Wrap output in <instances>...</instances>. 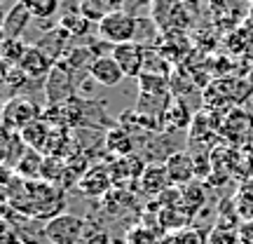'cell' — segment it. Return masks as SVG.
Masks as SVG:
<instances>
[{
  "instance_id": "6da1fadb",
  "label": "cell",
  "mask_w": 253,
  "mask_h": 244,
  "mask_svg": "<svg viewBox=\"0 0 253 244\" xmlns=\"http://www.w3.org/2000/svg\"><path fill=\"white\" fill-rule=\"evenodd\" d=\"M12 209H17L19 214H24L28 218H36V221H49V218L63 214V207H66V195H63V188L56 186V183L49 181H26L24 188L17 197L7 202Z\"/></svg>"
},
{
  "instance_id": "7a4b0ae2",
  "label": "cell",
  "mask_w": 253,
  "mask_h": 244,
  "mask_svg": "<svg viewBox=\"0 0 253 244\" xmlns=\"http://www.w3.org/2000/svg\"><path fill=\"white\" fill-rule=\"evenodd\" d=\"M136 28H138V19L125 9H113L99 21V36L103 43L115 47L136 40Z\"/></svg>"
},
{
  "instance_id": "3957f363",
  "label": "cell",
  "mask_w": 253,
  "mask_h": 244,
  "mask_svg": "<svg viewBox=\"0 0 253 244\" xmlns=\"http://www.w3.org/2000/svg\"><path fill=\"white\" fill-rule=\"evenodd\" d=\"M87 230V221L75 214H59V216L45 221L47 244H80Z\"/></svg>"
},
{
  "instance_id": "277c9868",
  "label": "cell",
  "mask_w": 253,
  "mask_h": 244,
  "mask_svg": "<svg viewBox=\"0 0 253 244\" xmlns=\"http://www.w3.org/2000/svg\"><path fill=\"white\" fill-rule=\"evenodd\" d=\"M45 94H47V103L49 106H63L73 101L78 94V80H75V73L71 68H66L63 63H56L54 71L49 73V78L45 80Z\"/></svg>"
},
{
  "instance_id": "5b68a950",
  "label": "cell",
  "mask_w": 253,
  "mask_h": 244,
  "mask_svg": "<svg viewBox=\"0 0 253 244\" xmlns=\"http://www.w3.org/2000/svg\"><path fill=\"white\" fill-rule=\"evenodd\" d=\"M40 113L42 110L38 108L36 101L26 99V97H9L2 106V127L9 132H21L33 120L42 118Z\"/></svg>"
},
{
  "instance_id": "8992f818",
  "label": "cell",
  "mask_w": 253,
  "mask_h": 244,
  "mask_svg": "<svg viewBox=\"0 0 253 244\" xmlns=\"http://www.w3.org/2000/svg\"><path fill=\"white\" fill-rule=\"evenodd\" d=\"M54 66H56L54 59L38 45H28L26 54L21 56V61H19V68L24 71V75L31 82H45L49 78V73L54 71Z\"/></svg>"
},
{
  "instance_id": "52a82bcc",
  "label": "cell",
  "mask_w": 253,
  "mask_h": 244,
  "mask_svg": "<svg viewBox=\"0 0 253 244\" xmlns=\"http://www.w3.org/2000/svg\"><path fill=\"white\" fill-rule=\"evenodd\" d=\"M110 56L118 61V66L122 68L125 78H141L145 66V49L141 47V43H122V45H115L110 49Z\"/></svg>"
},
{
  "instance_id": "ba28073f",
  "label": "cell",
  "mask_w": 253,
  "mask_h": 244,
  "mask_svg": "<svg viewBox=\"0 0 253 244\" xmlns=\"http://www.w3.org/2000/svg\"><path fill=\"white\" fill-rule=\"evenodd\" d=\"M115 183H113V174H110L108 164H94L89 167V172L82 176V181L78 183V190L89 195V197H106Z\"/></svg>"
},
{
  "instance_id": "9c48e42d",
  "label": "cell",
  "mask_w": 253,
  "mask_h": 244,
  "mask_svg": "<svg viewBox=\"0 0 253 244\" xmlns=\"http://www.w3.org/2000/svg\"><path fill=\"white\" fill-rule=\"evenodd\" d=\"M87 73L91 75V80L103 85V87H115V85H120V80L125 78L122 68H120L118 61L110 54L96 56V59L91 61V66L87 68Z\"/></svg>"
},
{
  "instance_id": "30bf717a",
  "label": "cell",
  "mask_w": 253,
  "mask_h": 244,
  "mask_svg": "<svg viewBox=\"0 0 253 244\" xmlns=\"http://www.w3.org/2000/svg\"><path fill=\"white\" fill-rule=\"evenodd\" d=\"M169 186H171V181H169L167 167H164L162 162L145 164L143 174H141V179H138V190H141V193H145V195H162Z\"/></svg>"
},
{
  "instance_id": "8fae6325",
  "label": "cell",
  "mask_w": 253,
  "mask_h": 244,
  "mask_svg": "<svg viewBox=\"0 0 253 244\" xmlns=\"http://www.w3.org/2000/svg\"><path fill=\"white\" fill-rule=\"evenodd\" d=\"M110 174H113V183H138L141 174L145 169V162L138 157V155H125V157H115L113 162L108 164Z\"/></svg>"
},
{
  "instance_id": "7c38bea8",
  "label": "cell",
  "mask_w": 253,
  "mask_h": 244,
  "mask_svg": "<svg viewBox=\"0 0 253 244\" xmlns=\"http://www.w3.org/2000/svg\"><path fill=\"white\" fill-rule=\"evenodd\" d=\"M167 174H169V181L171 186H185V183L195 181V162H192V157H190L185 150H178V153H173L167 162Z\"/></svg>"
},
{
  "instance_id": "4fadbf2b",
  "label": "cell",
  "mask_w": 253,
  "mask_h": 244,
  "mask_svg": "<svg viewBox=\"0 0 253 244\" xmlns=\"http://www.w3.org/2000/svg\"><path fill=\"white\" fill-rule=\"evenodd\" d=\"M31 12L26 9V5L17 0L12 9H9L5 19H2V40H12V38H21V33L26 31L28 21H31Z\"/></svg>"
},
{
  "instance_id": "5bb4252c",
  "label": "cell",
  "mask_w": 253,
  "mask_h": 244,
  "mask_svg": "<svg viewBox=\"0 0 253 244\" xmlns=\"http://www.w3.org/2000/svg\"><path fill=\"white\" fill-rule=\"evenodd\" d=\"M108 155L113 157H125V155L134 153V139H131V132L126 129L125 125L110 127L106 132V146H103Z\"/></svg>"
},
{
  "instance_id": "9a60e30c",
  "label": "cell",
  "mask_w": 253,
  "mask_h": 244,
  "mask_svg": "<svg viewBox=\"0 0 253 244\" xmlns=\"http://www.w3.org/2000/svg\"><path fill=\"white\" fill-rule=\"evenodd\" d=\"M19 134H21V139L26 141L28 148H33V150H40V153H42L47 141H49V134H52V125H49L45 118H38V120H33L28 127H24Z\"/></svg>"
},
{
  "instance_id": "2e32d148",
  "label": "cell",
  "mask_w": 253,
  "mask_h": 244,
  "mask_svg": "<svg viewBox=\"0 0 253 244\" xmlns=\"http://www.w3.org/2000/svg\"><path fill=\"white\" fill-rule=\"evenodd\" d=\"M42 162H45V155L40 153V150L28 148L26 153H24V157L14 167V174L21 176V179H26V181H38L40 174H42Z\"/></svg>"
},
{
  "instance_id": "e0dca14e",
  "label": "cell",
  "mask_w": 253,
  "mask_h": 244,
  "mask_svg": "<svg viewBox=\"0 0 253 244\" xmlns=\"http://www.w3.org/2000/svg\"><path fill=\"white\" fill-rule=\"evenodd\" d=\"M164 233L155 226H145V223H136L125 233V244H160Z\"/></svg>"
},
{
  "instance_id": "ac0fdd59",
  "label": "cell",
  "mask_w": 253,
  "mask_h": 244,
  "mask_svg": "<svg viewBox=\"0 0 253 244\" xmlns=\"http://www.w3.org/2000/svg\"><path fill=\"white\" fill-rule=\"evenodd\" d=\"M207 233L202 228L185 226L181 230H173L171 235H164L160 244H207Z\"/></svg>"
},
{
  "instance_id": "d6986e66",
  "label": "cell",
  "mask_w": 253,
  "mask_h": 244,
  "mask_svg": "<svg viewBox=\"0 0 253 244\" xmlns=\"http://www.w3.org/2000/svg\"><path fill=\"white\" fill-rule=\"evenodd\" d=\"M26 9L31 12V17L36 19V21H47V19H52L59 12L61 7V0H21Z\"/></svg>"
},
{
  "instance_id": "ffe728a7",
  "label": "cell",
  "mask_w": 253,
  "mask_h": 244,
  "mask_svg": "<svg viewBox=\"0 0 253 244\" xmlns=\"http://www.w3.org/2000/svg\"><path fill=\"white\" fill-rule=\"evenodd\" d=\"M42 181L56 183L63 188V179H66V160L63 157H54V155H45V162H42V174H40Z\"/></svg>"
},
{
  "instance_id": "44dd1931",
  "label": "cell",
  "mask_w": 253,
  "mask_h": 244,
  "mask_svg": "<svg viewBox=\"0 0 253 244\" xmlns=\"http://www.w3.org/2000/svg\"><path fill=\"white\" fill-rule=\"evenodd\" d=\"M181 193H183V207H185V211H188L190 218H192L199 207H204V199H207L204 188H202L197 181H190V183H185V186H181Z\"/></svg>"
},
{
  "instance_id": "7402d4cb",
  "label": "cell",
  "mask_w": 253,
  "mask_h": 244,
  "mask_svg": "<svg viewBox=\"0 0 253 244\" xmlns=\"http://www.w3.org/2000/svg\"><path fill=\"white\" fill-rule=\"evenodd\" d=\"M59 26L68 33V38H82V36H87V31H89V19L84 17L82 12H75V14L68 12V14H63Z\"/></svg>"
},
{
  "instance_id": "603a6c76",
  "label": "cell",
  "mask_w": 253,
  "mask_h": 244,
  "mask_svg": "<svg viewBox=\"0 0 253 244\" xmlns=\"http://www.w3.org/2000/svg\"><path fill=\"white\" fill-rule=\"evenodd\" d=\"M28 43L24 38H12V40H2V66H19L21 56L26 54Z\"/></svg>"
},
{
  "instance_id": "cb8c5ba5",
  "label": "cell",
  "mask_w": 253,
  "mask_h": 244,
  "mask_svg": "<svg viewBox=\"0 0 253 244\" xmlns=\"http://www.w3.org/2000/svg\"><path fill=\"white\" fill-rule=\"evenodd\" d=\"M164 118L169 122L171 129H185L190 122V115H188V108H185V103L181 99H173L169 106H167V113H164Z\"/></svg>"
},
{
  "instance_id": "d4e9b609",
  "label": "cell",
  "mask_w": 253,
  "mask_h": 244,
  "mask_svg": "<svg viewBox=\"0 0 253 244\" xmlns=\"http://www.w3.org/2000/svg\"><path fill=\"white\" fill-rule=\"evenodd\" d=\"M2 244H24V240L17 235V230L9 223H2Z\"/></svg>"
}]
</instances>
